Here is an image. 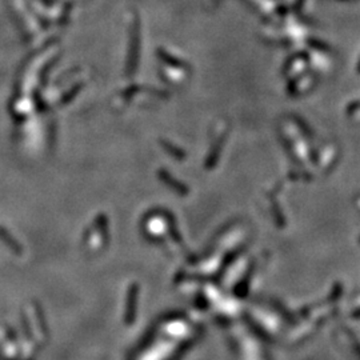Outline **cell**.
Listing matches in <instances>:
<instances>
[{"label": "cell", "instance_id": "cell-1", "mask_svg": "<svg viewBox=\"0 0 360 360\" xmlns=\"http://www.w3.org/2000/svg\"><path fill=\"white\" fill-rule=\"evenodd\" d=\"M303 3V0H299V4H302Z\"/></svg>", "mask_w": 360, "mask_h": 360}, {"label": "cell", "instance_id": "cell-2", "mask_svg": "<svg viewBox=\"0 0 360 360\" xmlns=\"http://www.w3.org/2000/svg\"><path fill=\"white\" fill-rule=\"evenodd\" d=\"M359 67H360V66H359Z\"/></svg>", "mask_w": 360, "mask_h": 360}]
</instances>
